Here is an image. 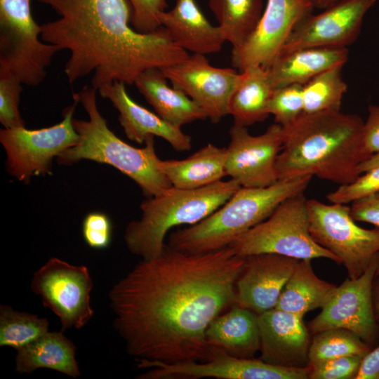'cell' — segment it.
<instances>
[{
	"label": "cell",
	"mask_w": 379,
	"mask_h": 379,
	"mask_svg": "<svg viewBox=\"0 0 379 379\" xmlns=\"http://www.w3.org/2000/svg\"><path fill=\"white\" fill-rule=\"evenodd\" d=\"M244 260L230 246L191 254L167 245L142 259L109 292L113 325L127 352L166 364L207 360L206 331L236 304Z\"/></svg>",
	"instance_id": "obj_1"
},
{
	"label": "cell",
	"mask_w": 379,
	"mask_h": 379,
	"mask_svg": "<svg viewBox=\"0 0 379 379\" xmlns=\"http://www.w3.org/2000/svg\"><path fill=\"white\" fill-rule=\"evenodd\" d=\"M37 1L60 16L41 25V38L69 51L64 72L71 84L91 73L97 90L115 81L133 84L144 71L190 55L162 26L147 33L135 30L128 0Z\"/></svg>",
	"instance_id": "obj_2"
},
{
	"label": "cell",
	"mask_w": 379,
	"mask_h": 379,
	"mask_svg": "<svg viewBox=\"0 0 379 379\" xmlns=\"http://www.w3.org/2000/svg\"><path fill=\"white\" fill-rule=\"evenodd\" d=\"M364 121L340 111L302 113L282 126V149L276 162L278 180L315 175L340 185L361 175L368 159L362 142Z\"/></svg>",
	"instance_id": "obj_3"
},
{
	"label": "cell",
	"mask_w": 379,
	"mask_h": 379,
	"mask_svg": "<svg viewBox=\"0 0 379 379\" xmlns=\"http://www.w3.org/2000/svg\"><path fill=\"white\" fill-rule=\"evenodd\" d=\"M97 91L91 86L77 93L88 119H73L79 141L57 157V162L69 166L87 159L109 164L132 179L147 198L171 188L172 185L160 168L154 136L148 137L142 148L133 147L117 137L98 109Z\"/></svg>",
	"instance_id": "obj_4"
},
{
	"label": "cell",
	"mask_w": 379,
	"mask_h": 379,
	"mask_svg": "<svg viewBox=\"0 0 379 379\" xmlns=\"http://www.w3.org/2000/svg\"><path fill=\"white\" fill-rule=\"evenodd\" d=\"M312 176L279 180L265 187H241L224 204L202 220L173 232L168 246L201 254L230 246L267 219L286 199L308 187Z\"/></svg>",
	"instance_id": "obj_5"
},
{
	"label": "cell",
	"mask_w": 379,
	"mask_h": 379,
	"mask_svg": "<svg viewBox=\"0 0 379 379\" xmlns=\"http://www.w3.org/2000/svg\"><path fill=\"white\" fill-rule=\"evenodd\" d=\"M230 178L204 187L185 190L171 187L140 204L141 216L128 224L124 240L129 251L142 259L159 255L168 232L182 225H194L224 204L239 188Z\"/></svg>",
	"instance_id": "obj_6"
},
{
	"label": "cell",
	"mask_w": 379,
	"mask_h": 379,
	"mask_svg": "<svg viewBox=\"0 0 379 379\" xmlns=\"http://www.w3.org/2000/svg\"><path fill=\"white\" fill-rule=\"evenodd\" d=\"M241 257L275 253L298 260L326 258L339 264L331 252L319 245L310 232L304 192L281 203L272 214L230 246Z\"/></svg>",
	"instance_id": "obj_7"
},
{
	"label": "cell",
	"mask_w": 379,
	"mask_h": 379,
	"mask_svg": "<svg viewBox=\"0 0 379 379\" xmlns=\"http://www.w3.org/2000/svg\"><path fill=\"white\" fill-rule=\"evenodd\" d=\"M32 0H0V73L9 74L25 85L37 86L60 48L41 38V25L34 20Z\"/></svg>",
	"instance_id": "obj_8"
},
{
	"label": "cell",
	"mask_w": 379,
	"mask_h": 379,
	"mask_svg": "<svg viewBox=\"0 0 379 379\" xmlns=\"http://www.w3.org/2000/svg\"><path fill=\"white\" fill-rule=\"evenodd\" d=\"M310 232L346 269L348 278L361 276L379 254V227L364 229L355 223L347 204L307 199Z\"/></svg>",
	"instance_id": "obj_9"
},
{
	"label": "cell",
	"mask_w": 379,
	"mask_h": 379,
	"mask_svg": "<svg viewBox=\"0 0 379 379\" xmlns=\"http://www.w3.org/2000/svg\"><path fill=\"white\" fill-rule=\"evenodd\" d=\"M72 97L74 102L64 109L62 120L57 124L34 130L25 126L1 129L10 175L25 182L33 176L50 174L53 158L77 143L73 114L79 100L77 93Z\"/></svg>",
	"instance_id": "obj_10"
},
{
	"label": "cell",
	"mask_w": 379,
	"mask_h": 379,
	"mask_svg": "<svg viewBox=\"0 0 379 379\" xmlns=\"http://www.w3.org/2000/svg\"><path fill=\"white\" fill-rule=\"evenodd\" d=\"M93 281L88 267L53 257L33 274L30 288L60 319L61 331L81 329L93 318Z\"/></svg>",
	"instance_id": "obj_11"
},
{
	"label": "cell",
	"mask_w": 379,
	"mask_h": 379,
	"mask_svg": "<svg viewBox=\"0 0 379 379\" xmlns=\"http://www.w3.org/2000/svg\"><path fill=\"white\" fill-rule=\"evenodd\" d=\"M137 367L148 369L141 379H307L310 367L286 368L267 364L258 359L232 356L223 350L210 346L204 361L166 364L138 359Z\"/></svg>",
	"instance_id": "obj_12"
},
{
	"label": "cell",
	"mask_w": 379,
	"mask_h": 379,
	"mask_svg": "<svg viewBox=\"0 0 379 379\" xmlns=\"http://www.w3.org/2000/svg\"><path fill=\"white\" fill-rule=\"evenodd\" d=\"M379 267V254L366 271L347 279L337 288L321 312L309 324L315 334L330 328H345L359 336L371 349L379 340V324L373 306V285Z\"/></svg>",
	"instance_id": "obj_13"
},
{
	"label": "cell",
	"mask_w": 379,
	"mask_h": 379,
	"mask_svg": "<svg viewBox=\"0 0 379 379\" xmlns=\"http://www.w3.org/2000/svg\"><path fill=\"white\" fill-rule=\"evenodd\" d=\"M314 9L307 0H267L253 32L241 46L232 48V66L239 72L250 66L267 69L295 26Z\"/></svg>",
	"instance_id": "obj_14"
},
{
	"label": "cell",
	"mask_w": 379,
	"mask_h": 379,
	"mask_svg": "<svg viewBox=\"0 0 379 379\" xmlns=\"http://www.w3.org/2000/svg\"><path fill=\"white\" fill-rule=\"evenodd\" d=\"M172 86L187 95L213 123L228 114L229 103L240 77L237 69L211 65L205 55H190L161 69Z\"/></svg>",
	"instance_id": "obj_15"
},
{
	"label": "cell",
	"mask_w": 379,
	"mask_h": 379,
	"mask_svg": "<svg viewBox=\"0 0 379 379\" xmlns=\"http://www.w3.org/2000/svg\"><path fill=\"white\" fill-rule=\"evenodd\" d=\"M225 171L243 187H265L277 182L276 162L282 149V126L270 125L258 135L234 124L230 130Z\"/></svg>",
	"instance_id": "obj_16"
},
{
	"label": "cell",
	"mask_w": 379,
	"mask_h": 379,
	"mask_svg": "<svg viewBox=\"0 0 379 379\" xmlns=\"http://www.w3.org/2000/svg\"><path fill=\"white\" fill-rule=\"evenodd\" d=\"M378 0H340L295 26L281 53L310 47H345L358 38L364 16Z\"/></svg>",
	"instance_id": "obj_17"
},
{
	"label": "cell",
	"mask_w": 379,
	"mask_h": 379,
	"mask_svg": "<svg viewBox=\"0 0 379 379\" xmlns=\"http://www.w3.org/2000/svg\"><path fill=\"white\" fill-rule=\"evenodd\" d=\"M298 259L275 253L245 257L236 283V304L257 314L275 308Z\"/></svg>",
	"instance_id": "obj_18"
},
{
	"label": "cell",
	"mask_w": 379,
	"mask_h": 379,
	"mask_svg": "<svg viewBox=\"0 0 379 379\" xmlns=\"http://www.w3.org/2000/svg\"><path fill=\"white\" fill-rule=\"evenodd\" d=\"M260 359L279 367H308L311 343L303 317L274 308L258 314Z\"/></svg>",
	"instance_id": "obj_19"
},
{
	"label": "cell",
	"mask_w": 379,
	"mask_h": 379,
	"mask_svg": "<svg viewBox=\"0 0 379 379\" xmlns=\"http://www.w3.org/2000/svg\"><path fill=\"white\" fill-rule=\"evenodd\" d=\"M98 91L117 109L119 121L129 140L141 144L149 136H157L166 140L178 152L191 149V137L183 133L180 127L135 102L129 96L124 82L113 81Z\"/></svg>",
	"instance_id": "obj_20"
},
{
	"label": "cell",
	"mask_w": 379,
	"mask_h": 379,
	"mask_svg": "<svg viewBox=\"0 0 379 379\" xmlns=\"http://www.w3.org/2000/svg\"><path fill=\"white\" fill-rule=\"evenodd\" d=\"M159 20L177 45L194 54L218 53L226 41L218 26L210 23L195 0H175L174 7L161 12Z\"/></svg>",
	"instance_id": "obj_21"
},
{
	"label": "cell",
	"mask_w": 379,
	"mask_h": 379,
	"mask_svg": "<svg viewBox=\"0 0 379 379\" xmlns=\"http://www.w3.org/2000/svg\"><path fill=\"white\" fill-rule=\"evenodd\" d=\"M345 47H310L281 53L266 69L274 88L305 85L323 72L348 60Z\"/></svg>",
	"instance_id": "obj_22"
},
{
	"label": "cell",
	"mask_w": 379,
	"mask_h": 379,
	"mask_svg": "<svg viewBox=\"0 0 379 379\" xmlns=\"http://www.w3.org/2000/svg\"><path fill=\"white\" fill-rule=\"evenodd\" d=\"M206 340L209 346L223 350L232 356L254 358L260 348L258 314L234 305L211 323L206 331Z\"/></svg>",
	"instance_id": "obj_23"
},
{
	"label": "cell",
	"mask_w": 379,
	"mask_h": 379,
	"mask_svg": "<svg viewBox=\"0 0 379 379\" xmlns=\"http://www.w3.org/2000/svg\"><path fill=\"white\" fill-rule=\"evenodd\" d=\"M159 68L142 72L134 84L155 112L165 121L176 126L207 118L204 110L179 89L171 87Z\"/></svg>",
	"instance_id": "obj_24"
},
{
	"label": "cell",
	"mask_w": 379,
	"mask_h": 379,
	"mask_svg": "<svg viewBox=\"0 0 379 379\" xmlns=\"http://www.w3.org/2000/svg\"><path fill=\"white\" fill-rule=\"evenodd\" d=\"M76 350L74 343L63 331H48L17 350L15 371L31 373L39 368H48L76 379L81 376Z\"/></svg>",
	"instance_id": "obj_25"
},
{
	"label": "cell",
	"mask_w": 379,
	"mask_h": 379,
	"mask_svg": "<svg viewBox=\"0 0 379 379\" xmlns=\"http://www.w3.org/2000/svg\"><path fill=\"white\" fill-rule=\"evenodd\" d=\"M226 148L208 144L182 160H161L160 168L173 187L192 190L222 180L225 171Z\"/></svg>",
	"instance_id": "obj_26"
},
{
	"label": "cell",
	"mask_w": 379,
	"mask_h": 379,
	"mask_svg": "<svg viewBox=\"0 0 379 379\" xmlns=\"http://www.w3.org/2000/svg\"><path fill=\"white\" fill-rule=\"evenodd\" d=\"M239 72L228 114L233 117L234 124L247 127L268 117V104L274 88L262 67L250 66Z\"/></svg>",
	"instance_id": "obj_27"
},
{
	"label": "cell",
	"mask_w": 379,
	"mask_h": 379,
	"mask_svg": "<svg viewBox=\"0 0 379 379\" xmlns=\"http://www.w3.org/2000/svg\"><path fill=\"white\" fill-rule=\"evenodd\" d=\"M311 260H298L275 308L303 317L307 312L323 308L328 302L337 286L319 279Z\"/></svg>",
	"instance_id": "obj_28"
},
{
	"label": "cell",
	"mask_w": 379,
	"mask_h": 379,
	"mask_svg": "<svg viewBox=\"0 0 379 379\" xmlns=\"http://www.w3.org/2000/svg\"><path fill=\"white\" fill-rule=\"evenodd\" d=\"M226 41L241 46L255 29L264 11L262 0H208Z\"/></svg>",
	"instance_id": "obj_29"
},
{
	"label": "cell",
	"mask_w": 379,
	"mask_h": 379,
	"mask_svg": "<svg viewBox=\"0 0 379 379\" xmlns=\"http://www.w3.org/2000/svg\"><path fill=\"white\" fill-rule=\"evenodd\" d=\"M371 348L352 331L340 328H330L314 334L311 340L308 367L347 356L364 357Z\"/></svg>",
	"instance_id": "obj_30"
},
{
	"label": "cell",
	"mask_w": 379,
	"mask_h": 379,
	"mask_svg": "<svg viewBox=\"0 0 379 379\" xmlns=\"http://www.w3.org/2000/svg\"><path fill=\"white\" fill-rule=\"evenodd\" d=\"M343 65L318 74L302 86L303 112L340 111L347 86L342 77Z\"/></svg>",
	"instance_id": "obj_31"
},
{
	"label": "cell",
	"mask_w": 379,
	"mask_h": 379,
	"mask_svg": "<svg viewBox=\"0 0 379 379\" xmlns=\"http://www.w3.org/2000/svg\"><path fill=\"white\" fill-rule=\"evenodd\" d=\"M46 318L18 312L7 305L0 306V346L16 350L48 332Z\"/></svg>",
	"instance_id": "obj_32"
},
{
	"label": "cell",
	"mask_w": 379,
	"mask_h": 379,
	"mask_svg": "<svg viewBox=\"0 0 379 379\" xmlns=\"http://www.w3.org/2000/svg\"><path fill=\"white\" fill-rule=\"evenodd\" d=\"M268 112L276 124L285 126L303 113L302 86L292 84L274 88L268 104Z\"/></svg>",
	"instance_id": "obj_33"
},
{
	"label": "cell",
	"mask_w": 379,
	"mask_h": 379,
	"mask_svg": "<svg viewBox=\"0 0 379 379\" xmlns=\"http://www.w3.org/2000/svg\"><path fill=\"white\" fill-rule=\"evenodd\" d=\"M22 84L14 76L0 73V123L5 128L25 126L19 109Z\"/></svg>",
	"instance_id": "obj_34"
},
{
	"label": "cell",
	"mask_w": 379,
	"mask_h": 379,
	"mask_svg": "<svg viewBox=\"0 0 379 379\" xmlns=\"http://www.w3.org/2000/svg\"><path fill=\"white\" fill-rule=\"evenodd\" d=\"M379 192V166L360 175L349 184L340 185L328 193L326 199L331 203L347 204Z\"/></svg>",
	"instance_id": "obj_35"
},
{
	"label": "cell",
	"mask_w": 379,
	"mask_h": 379,
	"mask_svg": "<svg viewBox=\"0 0 379 379\" xmlns=\"http://www.w3.org/2000/svg\"><path fill=\"white\" fill-rule=\"evenodd\" d=\"M82 234L85 242L91 248H107L112 237V224L109 218L100 211L88 213L83 220Z\"/></svg>",
	"instance_id": "obj_36"
},
{
	"label": "cell",
	"mask_w": 379,
	"mask_h": 379,
	"mask_svg": "<svg viewBox=\"0 0 379 379\" xmlns=\"http://www.w3.org/2000/svg\"><path fill=\"white\" fill-rule=\"evenodd\" d=\"M132 9L131 25L143 33L156 30L161 27L159 15L166 11V0H128Z\"/></svg>",
	"instance_id": "obj_37"
},
{
	"label": "cell",
	"mask_w": 379,
	"mask_h": 379,
	"mask_svg": "<svg viewBox=\"0 0 379 379\" xmlns=\"http://www.w3.org/2000/svg\"><path fill=\"white\" fill-rule=\"evenodd\" d=\"M362 358L347 356L326 361L310 368L308 379H354Z\"/></svg>",
	"instance_id": "obj_38"
},
{
	"label": "cell",
	"mask_w": 379,
	"mask_h": 379,
	"mask_svg": "<svg viewBox=\"0 0 379 379\" xmlns=\"http://www.w3.org/2000/svg\"><path fill=\"white\" fill-rule=\"evenodd\" d=\"M362 142L368 158L379 153V105H370L368 107V117L363 126Z\"/></svg>",
	"instance_id": "obj_39"
},
{
	"label": "cell",
	"mask_w": 379,
	"mask_h": 379,
	"mask_svg": "<svg viewBox=\"0 0 379 379\" xmlns=\"http://www.w3.org/2000/svg\"><path fill=\"white\" fill-rule=\"evenodd\" d=\"M350 214L354 221L379 227V192L352 202Z\"/></svg>",
	"instance_id": "obj_40"
},
{
	"label": "cell",
	"mask_w": 379,
	"mask_h": 379,
	"mask_svg": "<svg viewBox=\"0 0 379 379\" xmlns=\"http://www.w3.org/2000/svg\"><path fill=\"white\" fill-rule=\"evenodd\" d=\"M354 379H379V345L362 358Z\"/></svg>",
	"instance_id": "obj_41"
},
{
	"label": "cell",
	"mask_w": 379,
	"mask_h": 379,
	"mask_svg": "<svg viewBox=\"0 0 379 379\" xmlns=\"http://www.w3.org/2000/svg\"><path fill=\"white\" fill-rule=\"evenodd\" d=\"M373 306L375 318L379 324V275L375 277L373 281Z\"/></svg>",
	"instance_id": "obj_42"
},
{
	"label": "cell",
	"mask_w": 379,
	"mask_h": 379,
	"mask_svg": "<svg viewBox=\"0 0 379 379\" xmlns=\"http://www.w3.org/2000/svg\"><path fill=\"white\" fill-rule=\"evenodd\" d=\"M378 166H379V153L373 154L361 163L359 166V171L361 174Z\"/></svg>",
	"instance_id": "obj_43"
},
{
	"label": "cell",
	"mask_w": 379,
	"mask_h": 379,
	"mask_svg": "<svg viewBox=\"0 0 379 379\" xmlns=\"http://www.w3.org/2000/svg\"><path fill=\"white\" fill-rule=\"evenodd\" d=\"M313 6L314 8L324 10L327 7L335 4L340 0H307Z\"/></svg>",
	"instance_id": "obj_44"
},
{
	"label": "cell",
	"mask_w": 379,
	"mask_h": 379,
	"mask_svg": "<svg viewBox=\"0 0 379 379\" xmlns=\"http://www.w3.org/2000/svg\"><path fill=\"white\" fill-rule=\"evenodd\" d=\"M378 275H379V267H378V269L377 270V272H376V276H378Z\"/></svg>",
	"instance_id": "obj_45"
}]
</instances>
